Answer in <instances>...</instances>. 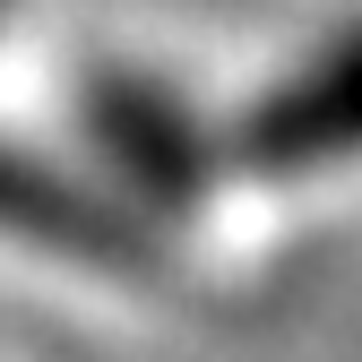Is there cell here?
I'll return each mask as SVG.
<instances>
[{"label": "cell", "instance_id": "6da1fadb", "mask_svg": "<svg viewBox=\"0 0 362 362\" xmlns=\"http://www.w3.org/2000/svg\"><path fill=\"white\" fill-rule=\"evenodd\" d=\"M233 147L259 173H337V164H362V26H345L302 69H285L250 104Z\"/></svg>", "mask_w": 362, "mask_h": 362}, {"label": "cell", "instance_id": "7a4b0ae2", "mask_svg": "<svg viewBox=\"0 0 362 362\" xmlns=\"http://www.w3.org/2000/svg\"><path fill=\"white\" fill-rule=\"evenodd\" d=\"M95 139H104V156L139 181L156 207H173V199L199 190L207 139L190 129V112H181L164 86H104V95H95Z\"/></svg>", "mask_w": 362, "mask_h": 362}, {"label": "cell", "instance_id": "3957f363", "mask_svg": "<svg viewBox=\"0 0 362 362\" xmlns=\"http://www.w3.org/2000/svg\"><path fill=\"white\" fill-rule=\"evenodd\" d=\"M0 233H26L52 250H121V224L95 216L86 190H69L61 173H43L26 156H0Z\"/></svg>", "mask_w": 362, "mask_h": 362}]
</instances>
